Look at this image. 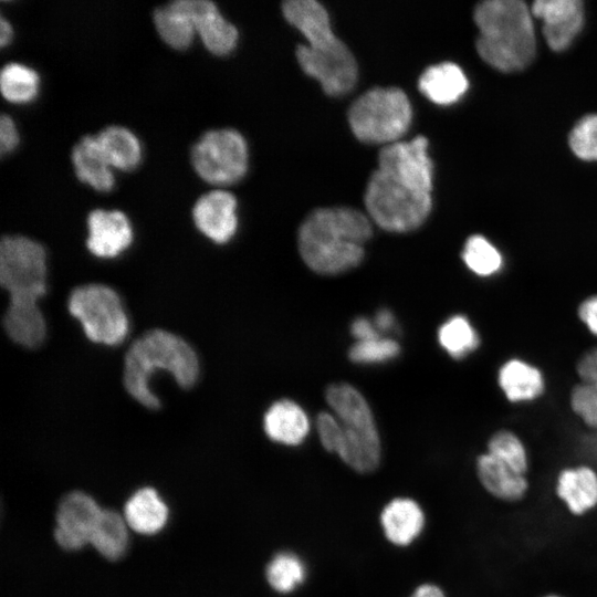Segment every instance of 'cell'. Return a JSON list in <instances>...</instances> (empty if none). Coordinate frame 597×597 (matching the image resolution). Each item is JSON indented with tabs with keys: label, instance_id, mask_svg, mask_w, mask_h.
<instances>
[{
	"label": "cell",
	"instance_id": "cell-24",
	"mask_svg": "<svg viewBox=\"0 0 597 597\" xmlns=\"http://www.w3.org/2000/svg\"><path fill=\"white\" fill-rule=\"evenodd\" d=\"M153 20L159 36L169 46L184 50L191 44L196 29L190 0H175L157 7Z\"/></svg>",
	"mask_w": 597,
	"mask_h": 597
},
{
	"label": "cell",
	"instance_id": "cell-6",
	"mask_svg": "<svg viewBox=\"0 0 597 597\" xmlns=\"http://www.w3.org/2000/svg\"><path fill=\"white\" fill-rule=\"evenodd\" d=\"M412 108L398 87H375L360 95L348 111L353 134L363 143L389 145L407 133Z\"/></svg>",
	"mask_w": 597,
	"mask_h": 597
},
{
	"label": "cell",
	"instance_id": "cell-25",
	"mask_svg": "<svg viewBox=\"0 0 597 597\" xmlns=\"http://www.w3.org/2000/svg\"><path fill=\"white\" fill-rule=\"evenodd\" d=\"M282 12L286 21L296 28L307 44H318L336 39L325 8L315 0H289Z\"/></svg>",
	"mask_w": 597,
	"mask_h": 597
},
{
	"label": "cell",
	"instance_id": "cell-19",
	"mask_svg": "<svg viewBox=\"0 0 597 597\" xmlns=\"http://www.w3.org/2000/svg\"><path fill=\"white\" fill-rule=\"evenodd\" d=\"M496 380L504 397L512 404L533 401L545 390L542 370L517 357H512L500 366Z\"/></svg>",
	"mask_w": 597,
	"mask_h": 597
},
{
	"label": "cell",
	"instance_id": "cell-31",
	"mask_svg": "<svg viewBox=\"0 0 597 597\" xmlns=\"http://www.w3.org/2000/svg\"><path fill=\"white\" fill-rule=\"evenodd\" d=\"M307 575L304 561L295 553L282 551L268 563L265 578L270 587L279 594H289L301 586Z\"/></svg>",
	"mask_w": 597,
	"mask_h": 597
},
{
	"label": "cell",
	"instance_id": "cell-23",
	"mask_svg": "<svg viewBox=\"0 0 597 597\" xmlns=\"http://www.w3.org/2000/svg\"><path fill=\"white\" fill-rule=\"evenodd\" d=\"M418 86L420 92L432 103L450 105L464 95L469 82L459 65L443 62L426 69L419 77Z\"/></svg>",
	"mask_w": 597,
	"mask_h": 597
},
{
	"label": "cell",
	"instance_id": "cell-10",
	"mask_svg": "<svg viewBox=\"0 0 597 597\" xmlns=\"http://www.w3.org/2000/svg\"><path fill=\"white\" fill-rule=\"evenodd\" d=\"M296 57L304 73L317 80L324 92L331 96L348 93L357 82L356 60L341 40L326 48L300 44L296 48Z\"/></svg>",
	"mask_w": 597,
	"mask_h": 597
},
{
	"label": "cell",
	"instance_id": "cell-29",
	"mask_svg": "<svg viewBox=\"0 0 597 597\" xmlns=\"http://www.w3.org/2000/svg\"><path fill=\"white\" fill-rule=\"evenodd\" d=\"M440 346L452 358L462 359L480 346V335L471 321L461 315L449 317L438 331Z\"/></svg>",
	"mask_w": 597,
	"mask_h": 597
},
{
	"label": "cell",
	"instance_id": "cell-26",
	"mask_svg": "<svg viewBox=\"0 0 597 597\" xmlns=\"http://www.w3.org/2000/svg\"><path fill=\"white\" fill-rule=\"evenodd\" d=\"M97 143L112 168L133 170L142 160V145L127 127L109 125L95 135Z\"/></svg>",
	"mask_w": 597,
	"mask_h": 597
},
{
	"label": "cell",
	"instance_id": "cell-38",
	"mask_svg": "<svg viewBox=\"0 0 597 597\" xmlns=\"http://www.w3.org/2000/svg\"><path fill=\"white\" fill-rule=\"evenodd\" d=\"M579 381L597 383V346L586 350L576 364Z\"/></svg>",
	"mask_w": 597,
	"mask_h": 597
},
{
	"label": "cell",
	"instance_id": "cell-15",
	"mask_svg": "<svg viewBox=\"0 0 597 597\" xmlns=\"http://www.w3.org/2000/svg\"><path fill=\"white\" fill-rule=\"evenodd\" d=\"M555 493L567 511L582 516L597 507V471L588 464L562 469L555 482Z\"/></svg>",
	"mask_w": 597,
	"mask_h": 597
},
{
	"label": "cell",
	"instance_id": "cell-22",
	"mask_svg": "<svg viewBox=\"0 0 597 597\" xmlns=\"http://www.w3.org/2000/svg\"><path fill=\"white\" fill-rule=\"evenodd\" d=\"M2 324L9 338L25 348L41 346L46 336L44 315L38 303L9 302Z\"/></svg>",
	"mask_w": 597,
	"mask_h": 597
},
{
	"label": "cell",
	"instance_id": "cell-42",
	"mask_svg": "<svg viewBox=\"0 0 597 597\" xmlns=\"http://www.w3.org/2000/svg\"><path fill=\"white\" fill-rule=\"evenodd\" d=\"M409 597H446V594L440 586L425 583L416 587Z\"/></svg>",
	"mask_w": 597,
	"mask_h": 597
},
{
	"label": "cell",
	"instance_id": "cell-1",
	"mask_svg": "<svg viewBox=\"0 0 597 597\" xmlns=\"http://www.w3.org/2000/svg\"><path fill=\"white\" fill-rule=\"evenodd\" d=\"M432 186L433 164L426 137L386 145L365 190L368 216L386 231L415 230L431 211Z\"/></svg>",
	"mask_w": 597,
	"mask_h": 597
},
{
	"label": "cell",
	"instance_id": "cell-43",
	"mask_svg": "<svg viewBox=\"0 0 597 597\" xmlns=\"http://www.w3.org/2000/svg\"><path fill=\"white\" fill-rule=\"evenodd\" d=\"M376 327L381 331H388L394 325V316L388 310H380L375 318Z\"/></svg>",
	"mask_w": 597,
	"mask_h": 597
},
{
	"label": "cell",
	"instance_id": "cell-20",
	"mask_svg": "<svg viewBox=\"0 0 597 597\" xmlns=\"http://www.w3.org/2000/svg\"><path fill=\"white\" fill-rule=\"evenodd\" d=\"M71 160L77 179L96 191L113 189L115 177L95 135L82 136L73 146Z\"/></svg>",
	"mask_w": 597,
	"mask_h": 597
},
{
	"label": "cell",
	"instance_id": "cell-12",
	"mask_svg": "<svg viewBox=\"0 0 597 597\" xmlns=\"http://www.w3.org/2000/svg\"><path fill=\"white\" fill-rule=\"evenodd\" d=\"M531 12L543 21V36L554 51L568 48L584 25L580 0H536Z\"/></svg>",
	"mask_w": 597,
	"mask_h": 597
},
{
	"label": "cell",
	"instance_id": "cell-13",
	"mask_svg": "<svg viewBox=\"0 0 597 597\" xmlns=\"http://www.w3.org/2000/svg\"><path fill=\"white\" fill-rule=\"evenodd\" d=\"M237 199L223 189L202 193L192 207L196 228L218 244L227 243L238 229Z\"/></svg>",
	"mask_w": 597,
	"mask_h": 597
},
{
	"label": "cell",
	"instance_id": "cell-8",
	"mask_svg": "<svg viewBox=\"0 0 597 597\" xmlns=\"http://www.w3.org/2000/svg\"><path fill=\"white\" fill-rule=\"evenodd\" d=\"M0 284L9 301L39 302L46 293V253L38 241L19 234L0 241Z\"/></svg>",
	"mask_w": 597,
	"mask_h": 597
},
{
	"label": "cell",
	"instance_id": "cell-34",
	"mask_svg": "<svg viewBox=\"0 0 597 597\" xmlns=\"http://www.w3.org/2000/svg\"><path fill=\"white\" fill-rule=\"evenodd\" d=\"M568 144L579 159L597 160V114H588L575 124L569 133Z\"/></svg>",
	"mask_w": 597,
	"mask_h": 597
},
{
	"label": "cell",
	"instance_id": "cell-36",
	"mask_svg": "<svg viewBox=\"0 0 597 597\" xmlns=\"http://www.w3.org/2000/svg\"><path fill=\"white\" fill-rule=\"evenodd\" d=\"M399 345L390 338L377 337L369 341L357 342L349 350V358L355 363H381L396 357Z\"/></svg>",
	"mask_w": 597,
	"mask_h": 597
},
{
	"label": "cell",
	"instance_id": "cell-35",
	"mask_svg": "<svg viewBox=\"0 0 597 597\" xmlns=\"http://www.w3.org/2000/svg\"><path fill=\"white\" fill-rule=\"evenodd\" d=\"M569 405L586 427L597 431V383L578 381L570 391Z\"/></svg>",
	"mask_w": 597,
	"mask_h": 597
},
{
	"label": "cell",
	"instance_id": "cell-14",
	"mask_svg": "<svg viewBox=\"0 0 597 597\" xmlns=\"http://www.w3.org/2000/svg\"><path fill=\"white\" fill-rule=\"evenodd\" d=\"M86 224V248L97 258H115L133 242L132 223L121 210L94 209L87 214Z\"/></svg>",
	"mask_w": 597,
	"mask_h": 597
},
{
	"label": "cell",
	"instance_id": "cell-9",
	"mask_svg": "<svg viewBox=\"0 0 597 597\" xmlns=\"http://www.w3.org/2000/svg\"><path fill=\"white\" fill-rule=\"evenodd\" d=\"M190 160L197 175L208 184L229 186L248 170L247 142L235 129H210L191 147Z\"/></svg>",
	"mask_w": 597,
	"mask_h": 597
},
{
	"label": "cell",
	"instance_id": "cell-27",
	"mask_svg": "<svg viewBox=\"0 0 597 597\" xmlns=\"http://www.w3.org/2000/svg\"><path fill=\"white\" fill-rule=\"evenodd\" d=\"M124 515L127 525L135 532L154 534L165 525L168 509L154 489L144 488L126 502Z\"/></svg>",
	"mask_w": 597,
	"mask_h": 597
},
{
	"label": "cell",
	"instance_id": "cell-21",
	"mask_svg": "<svg viewBox=\"0 0 597 597\" xmlns=\"http://www.w3.org/2000/svg\"><path fill=\"white\" fill-rule=\"evenodd\" d=\"M263 428L272 441L293 447L305 440L310 421L302 407L294 401L282 399L265 412Z\"/></svg>",
	"mask_w": 597,
	"mask_h": 597
},
{
	"label": "cell",
	"instance_id": "cell-30",
	"mask_svg": "<svg viewBox=\"0 0 597 597\" xmlns=\"http://www.w3.org/2000/svg\"><path fill=\"white\" fill-rule=\"evenodd\" d=\"M38 72L21 62H8L0 71L2 96L17 104H25L35 98L39 92Z\"/></svg>",
	"mask_w": 597,
	"mask_h": 597
},
{
	"label": "cell",
	"instance_id": "cell-44",
	"mask_svg": "<svg viewBox=\"0 0 597 597\" xmlns=\"http://www.w3.org/2000/svg\"><path fill=\"white\" fill-rule=\"evenodd\" d=\"M12 27L6 17L0 15V45H7L12 38Z\"/></svg>",
	"mask_w": 597,
	"mask_h": 597
},
{
	"label": "cell",
	"instance_id": "cell-4",
	"mask_svg": "<svg viewBox=\"0 0 597 597\" xmlns=\"http://www.w3.org/2000/svg\"><path fill=\"white\" fill-rule=\"evenodd\" d=\"M531 9L521 0H488L474 10L479 30L476 50L493 69L510 73L524 70L536 54Z\"/></svg>",
	"mask_w": 597,
	"mask_h": 597
},
{
	"label": "cell",
	"instance_id": "cell-37",
	"mask_svg": "<svg viewBox=\"0 0 597 597\" xmlns=\"http://www.w3.org/2000/svg\"><path fill=\"white\" fill-rule=\"evenodd\" d=\"M316 426L324 449L337 454L341 447L342 429L336 417L329 412H321Z\"/></svg>",
	"mask_w": 597,
	"mask_h": 597
},
{
	"label": "cell",
	"instance_id": "cell-18",
	"mask_svg": "<svg viewBox=\"0 0 597 597\" xmlns=\"http://www.w3.org/2000/svg\"><path fill=\"white\" fill-rule=\"evenodd\" d=\"M475 472L486 493L500 501H521L530 490L527 475L514 471L486 451L478 455Z\"/></svg>",
	"mask_w": 597,
	"mask_h": 597
},
{
	"label": "cell",
	"instance_id": "cell-11",
	"mask_svg": "<svg viewBox=\"0 0 597 597\" xmlns=\"http://www.w3.org/2000/svg\"><path fill=\"white\" fill-rule=\"evenodd\" d=\"M103 509L81 491L65 495L56 511L54 532L57 544L65 549H78L90 544Z\"/></svg>",
	"mask_w": 597,
	"mask_h": 597
},
{
	"label": "cell",
	"instance_id": "cell-32",
	"mask_svg": "<svg viewBox=\"0 0 597 597\" xmlns=\"http://www.w3.org/2000/svg\"><path fill=\"white\" fill-rule=\"evenodd\" d=\"M461 258L471 273L483 279L495 276L504 266L502 253L481 234H473L467 239Z\"/></svg>",
	"mask_w": 597,
	"mask_h": 597
},
{
	"label": "cell",
	"instance_id": "cell-3",
	"mask_svg": "<svg viewBox=\"0 0 597 597\" xmlns=\"http://www.w3.org/2000/svg\"><path fill=\"white\" fill-rule=\"evenodd\" d=\"M156 370L170 374L181 388L187 389L197 383L200 365L196 352L184 338L154 328L137 337L124 357L125 389L148 409L160 407V400L150 387Z\"/></svg>",
	"mask_w": 597,
	"mask_h": 597
},
{
	"label": "cell",
	"instance_id": "cell-33",
	"mask_svg": "<svg viewBox=\"0 0 597 597\" xmlns=\"http://www.w3.org/2000/svg\"><path fill=\"white\" fill-rule=\"evenodd\" d=\"M488 453L505 463L514 471L526 475L530 468L527 449L514 431L501 429L495 431L486 442Z\"/></svg>",
	"mask_w": 597,
	"mask_h": 597
},
{
	"label": "cell",
	"instance_id": "cell-17",
	"mask_svg": "<svg viewBox=\"0 0 597 597\" xmlns=\"http://www.w3.org/2000/svg\"><path fill=\"white\" fill-rule=\"evenodd\" d=\"M426 516L413 499L399 496L389 501L380 513V525L385 537L395 546L405 547L422 533Z\"/></svg>",
	"mask_w": 597,
	"mask_h": 597
},
{
	"label": "cell",
	"instance_id": "cell-5",
	"mask_svg": "<svg viewBox=\"0 0 597 597\" xmlns=\"http://www.w3.org/2000/svg\"><path fill=\"white\" fill-rule=\"evenodd\" d=\"M326 401L342 429L337 455L354 471L371 473L380 463L381 446L367 400L352 385L338 383L327 388Z\"/></svg>",
	"mask_w": 597,
	"mask_h": 597
},
{
	"label": "cell",
	"instance_id": "cell-28",
	"mask_svg": "<svg viewBox=\"0 0 597 597\" xmlns=\"http://www.w3.org/2000/svg\"><path fill=\"white\" fill-rule=\"evenodd\" d=\"M128 543L127 523L113 510H103L90 544L107 559L121 557Z\"/></svg>",
	"mask_w": 597,
	"mask_h": 597
},
{
	"label": "cell",
	"instance_id": "cell-40",
	"mask_svg": "<svg viewBox=\"0 0 597 597\" xmlns=\"http://www.w3.org/2000/svg\"><path fill=\"white\" fill-rule=\"evenodd\" d=\"M577 314L588 332L597 337V294L583 300L577 308Z\"/></svg>",
	"mask_w": 597,
	"mask_h": 597
},
{
	"label": "cell",
	"instance_id": "cell-16",
	"mask_svg": "<svg viewBox=\"0 0 597 597\" xmlns=\"http://www.w3.org/2000/svg\"><path fill=\"white\" fill-rule=\"evenodd\" d=\"M196 33L206 49L217 55L230 53L238 42V30L210 0H190Z\"/></svg>",
	"mask_w": 597,
	"mask_h": 597
},
{
	"label": "cell",
	"instance_id": "cell-39",
	"mask_svg": "<svg viewBox=\"0 0 597 597\" xmlns=\"http://www.w3.org/2000/svg\"><path fill=\"white\" fill-rule=\"evenodd\" d=\"M19 143V133L15 123L8 114L0 116V153L13 150Z\"/></svg>",
	"mask_w": 597,
	"mask_h": 597
},
{
	"label": "cell",
	"instance_id": "cell-2",
	"mask_svg": "<svg viewBox=\"0 0 597 597\" xmlns=\"http://www.w3.org/2000/svg\"><path fill=\"white\" fill-rule=\"evenodd\" d=\"M373 234L366 214L349 207L318 208L302 222L297 242L304 263L314 272L335 275L357 266Z\"/></svg>",
	"mask_w": 597,
	"mask_h": 597
},
{
	"label": "cell",
	"instance_id": "cell-7",
	"mask_svg": "<svg viewBox=\"0 0 597 597\" xmlns=\"http://www.w3.org/2000/svg\"><path fill=\"white\" fill-rule=\"evenodd\" d=\"M67 310L82 325L93 343L116 346L129 332V320L118 293L100 283L75 287L67 300Z\"/></svg>",
	"mask_w": 597,
	"mask_h": 597
},
{
	"label": "cell",
	"instance_id": "cell-41",
	"mask_svg": "<svg viewBox=\"0 0 597 597\" xmlns=\"http://www.w3.org/2000/svg\"><path fill=\"white\" fill-rule=\"evenodd\" d=\"M352 334L357 342L369 341L379 337L376 327L365 317L356 318L352 324Z\"/></svg>",
	"mask_w": 597,
	"mask_h": 597
},
{
	"label": "cell",
	"instance_id": "cell-45",
	"mask_svg": "<svg viewBox=\"0 0 597 597\" xmlns=\"http://www.w3.org/2000/svg\"><path fill=\"white\" fill-rule=\"evenodd\" d=\"M542 597H562V596L555 595V594H549V595H545V596H542Z\"/></svg>",
	"mask_w": 597,
	"mask_h": 597
}]
</instances>
